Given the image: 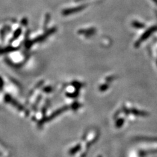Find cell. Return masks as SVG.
Segmentation results:
<instances>
[{
    "mask_svg": "<svg viewBox=\"0 0 157 157\" xmlns=\"http://www.w3.org/2000/svg\"><path fill=\"white\" fill-rule=\"evenodd\" d=\"M5 100L7 101V102L11 103V104H12L13 106H15V107H17L19 111H23L26 112V111L25 110L24 107H23L22 105H20V103L18 102V101H17L16 100H14V99L11 98V97H10L9 96H6Z\"/></svg>",
    "mask_w": 157,
    "mask_h": 157,
    "instance_id": "obj_1",
    "label": "cell"
}]
</instances>
